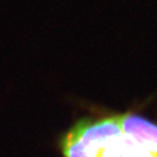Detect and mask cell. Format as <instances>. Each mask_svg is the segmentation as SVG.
Wrapping results in <instances>:
<instances>
[{
	"label": "cell",
	"instance_id": "6da1fadb",
	"mask_svg": "<svg viewBox=\"0 0 157 157\" xmlns=\"http://www.w3.org/2000/svg\"><path fill=\"white\" fill-rule=\"evenodd\" d=\"M121 134L120 115L82 118L62 137L60 147L64 157H99L105 146Z\"/></svg>",
	"mask_w": 157,
	"mask_h": 157
},
{
	"label": "cell",
	"instance_id": "7a4b0ae2",
	"mask_svg": "<svg viewBox=\"0 0 157 157\" xmlns=\"http://www.w3.org/2000/svg\"><path fill=\"white\" fill-rule=\"evenodd\" d=\"M123 133L141 148L157 157V125L137 115H120Z\"/></svg>",
	"mask_w": 157,
	"mask_h": 157
},
{
	"label": "cell",
	"instance_id": "3957f363",
	"mask_svg": "<svg viewBox=\"0 0 157 157\" xmlns=\"http://www.w3.org/2000/svg\"><path fill=\"white\" fill-rule=\"evenodd\" d=\"M137 144L124 133L110 141L99 153V157H134Z\"/></svg>",
	"mask_w": 157,
	"mask_h": 157
},
{
	"label": "cell",
	"instance_id": "277c9868",
	"mask_svg": "<svg viewBox=\"0 0 157 157\" xmlns=\"http://www.w3.org/2000/svg\"><path fill=\"white\" fill-rule=\"evenodd\" d=\"M134 157H156V156L152 155L151 153H150L149 151H147L143 148H141L140 146L137 145L136 153H134Z\"/></svg>",
	"mask_w": 157,
	"mask_h": 157
}]
</instances>
